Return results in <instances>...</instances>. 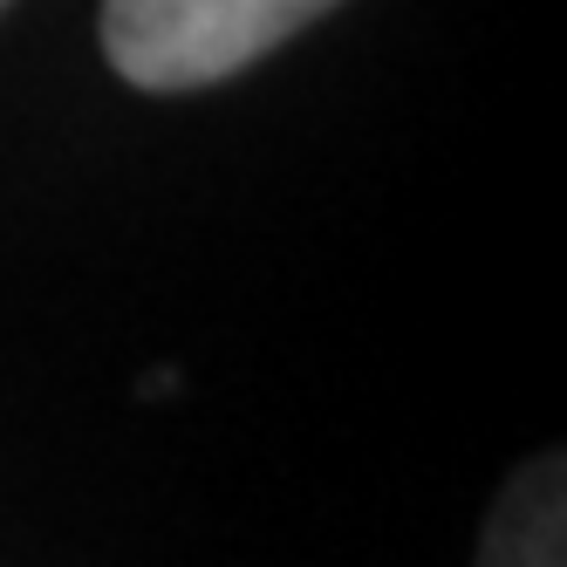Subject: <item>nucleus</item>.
<instances>
[{"instance_id":"2","label":"nucleus","mask_w":567,"mask_h":567,"mask_svg":"<svg viewBox=\"0 0 567 567\" xmlns=\"http://www.w3.org/2000/svg\"><path fill=\"white\" fill-rule=\"evenodd\" d=\"M567 540H560V458H534L519 465L513 485L499 493V513L485 526L478 567H560Z\"/></svg>"},{"instance_id":"3","label":"nucleus","mask_w":567,"mask_h":567,"mask_svg":"<svg viewBox=\"0 0 567 567\" xmlns=\"http://www.w3.org/2000/svg\"><path fill=\"white\" fill-rule=\"evenodd\" d=\"M0 8H8V0H0Z\"/></svg>"},{"instance_id":"1","label":"nucleus","mask_w":567,"mask_h":567,"mask_svg":"<svg viewBox=\"0 0 567 567\" xmlns=\"http://www.w3.org/2000/svg\"><path fill=\"white\" fill-rule=\"evenodd\" d=\"M342 0H103V55L137 90L226 83Z\"/></svg>"}]
</instances>
